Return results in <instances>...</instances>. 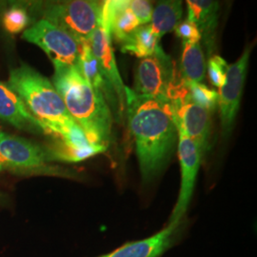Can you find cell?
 <instances>
[{
  "label": "cell",
  "instance_id": "1",
  "mask_svg": "<svg viewBox=\"0 0 257 257\" xmlns=\"http://www.w3.org/2000/svg\"><path fill=\"white\" fill-rule=\"evenodd\" d=\"M128 126L137 146L141 180L152 183L173 155L178 137L171 104L138 95L126 86Z\"/></svg>",
  "mask_w": 257,
  "mask_h": 257
},
{
  "label": "cell",
  "instance_id": "2",
  "mask_svg": "<svg viewBox=\"0 0 257 257\" xmlns=\"http://www.w3.org/2000/svg\"><path fill=\"white\" fill-rule=\"evenodd\" d=\"M7 84L22 99L29 111L40 121L48 134L66 144L88 147L90 142L74 121L52 81L27 64L10 71Z\"/></svg>",
  "mask_w": 257,
  "mask_h": 257
},
{
  "label": "cell",
  "instance_id": "3",
  "mask_svg": "<svg viewBox=\"0 0 257 257\" xmlns=\"http://www.w3.org/2000/svg\"><path fill=\"white\" fill-rule=\"evenodd\" d=\"M54 67L53 84L68 112L91 144L107 148L113 117L104 97L92 88L77 66Z\"/></svg>",
  "mask_w": 257,
  "mask_h": 257
},
{
  "label": "cell",
  "instance_id": "4",
  "mask_svg": "<svg viewBox=\"0 0 257 257\" xmlns=\"http://www.w3.org/2000/svg\"><path fill=\"white\" fill-rule=\"evenodd\" d=\"M183 85L171 56L159 46L151 56L140 59L132 90L138 95L171 104Z\"/></svg>",
  "mask_w": 257,
  "mask_h": 257
},
{
  "label": "cell",
  "instance_id": "5",
  "mask_svg": "<svg viewBox=\"0 0 257 257\" xmlns=\"http://www.w3.org/2000/svg\"><path fill=\"white\" fill-rule=\"evenodd\" d=\"M48 162L46 150L26 138L6 133L0 138V172L72 176L68 171L48 165Z\"/></svg>",
  "mask_w": 257,
  "mask_h": 257
},
{
  "label": "cell",
  "instance_id": "6",
  "mask_svg": "<svg viewBox=\"0 0 257 257\" xmlns=\"http://www.w3.org/2000/svg\"><path fill=\"white\" fill-rule=\"evenodd\" d=\"M103 2L74 0L48 4L42 9L43 19L53 23L82 44L97 27Z\"/></svg>",
  "mask_w": 257,
  "mask_h": 257
},
{
  "label": "cell",
  "instance_id": "7",
  "mask_svg": "<svg viewBox=\"0 0 257 257\" xmlns=\"http://www.w3.org/2000/svg\"><path fill=\"white\" fill-rule=\"evenodd\" d=\"M22 38L41 48L54 66L77 65L81 44L64 30L45 19H40L26 29Z\"/></svg>",
  "mask_w": 257,
  "mask_h": 257
},
{
  "label": "cell",
  "instance_id": "8",
  "mask_svg": "<svg viewBox=\"0 0 257 257\" xmlns=\"http://www.w3.org/2000/svg\"><path fill=\"white\" fill-rule=\"evenodd\" d=\"M251 48L248 47L233 64L229 65L226 80L218 92L221 128L224 138L229 137L238 112L240 101L247 76Z\"/></svg>",
  "mask_w": 257,
  "mask_h": 257
},
{
  "label": "cell",
  "instance_id": "9",
  "mask_svg": "<svg viewBox=\"0 0 257 257\" xmlns=\"http://www.w3.org/2000/svg\"><path fill=\"white\" fill-rule=\"evenodd\" d=\"M178 133V157L181 170V183L177 201L168 224H177L184 220L185 214L193 197L202 154L192 139L183 133Z\"/></svg>",
  "mask_w": 257,
  "mask_h": 257
},
{
  "label": "cell",
  "instance_id": "10",
  "mask_svg": "<svg viewBox=\"0 0 257 257\" xmlns=\"http://www.w3.org/2000/svg\"><path fill=\"white\" fill-rule=\"evenodd\" d=\"M171 106L177 131L192 139L203 156L209 148L211 137L210 112L187 97V88L171 102Z\"/></svg>",
  "mask_w": 257,
  "mask_h": 257
},
{
  "label": "cell",
  "instance_id": "11",
  "mask_svg": "<svg viewBox=\"0 0 257 257\" xmlns=\"http://www.w3.org/2000/svg\"><path fill=\"white\" fill-rule=\"evenodd\" d=\"M185 228V220L168 224L149 237L128 241L109 253L97 257H162L182 239Z\"/></svg>",
  "mask_w": 257,
  "mask_h": 257
},
{
  "label": "cell",
  "instance_id": "12",
  "mask_svg": "<svg viewBox=\"0 0 257 257\" xmlns=\"http://www.w3.org/2000/svg\"><path fill=\"white\" fill-rule=\"evenodd\" d=\"M88 43L92 50V55L98 61L103 74L111 83L118 97L120 108L124 112L126 110V93L123 80L120 76L119 71L116 65L111 38L107 29L103 27L100 20L92 36L89 38Z\"/></svg>",
  "mask_w": 257,
  "mask_h": 257
},
{
  "label": "cell",
  "instance_id": "13",
  "mask_svg": "<svg viewBox=\"0 0 257 257\" xmlns=\"http://www.w3.org/2000/svg\"><path fill=\"white\" fill-rule=\"evenodd\" d=\"M85 76L88 82L92 85V88L99 92L104 97L107 105L110 108L112 117H114L117 122L123 118L124 112L120 108L118 97L114 91L113 86L107 79L105 74L100 69L98 61L92 55V50L88 42H84L80 45L79 59L76 65Z\"/></svg>",
  "mask_w": 257,
  "mask_h": 257
},
{
  "label": "cell",
  "instance_id": "14",
  "mask_svg": "<svg viewBox=\"0 0 257 257\" xmlns=\"http://www.w3.org/2000/svg\"><path fill=\"white\" fill-rule=\"evenodd\" d=\"M0 120L19 130L48 134L43 124L29 111L19 94L2 81H0Z\"/></svg>",
  "mask_w": 257,
  "mask_h": 257
},
{
  "label": "cell",
  "instance_id": "15",
  "mask_svg": "<svg viewBox=\"0 0 257 257\" xmlns=\"http://www.w3.org/2000/svg\"><path fill=\"white\" fill-rule=\"evenodd\" d=\"M100 23L107 29L110 38H113L120 45L141 26L128 7V1L123 0L103 2Z\"/></svg>",
  "mask_w": 257,
  "mask_h": 257
},
{
  "label": "cell",
  "instance_id": "16",
  "mask_svg": "<svg viewBox=\"0 0 257 257\" xmlns=\"http://www.w3.org/2000/svg\"><path fill=\"white\" fill-rule=\"evenodd\" d=\"M188 18L197 26L209 58L215 49L219 4L211 0H188Z\"/></svg>",
  "mask_w": 257,
  "mask_h": 257
},
{
  "label": "cell",
  "instance_id": "17",
  "mask_svg": "<svg viewBox=\"0 0 257 257\" xmlns=\"http://www.w3.org/2000/svg\"><path fill=\"white\" fill-rule=\"evenodd\" d=\"M207 62L200 42H183L180 61V78L184 83H202Z\"/></svg>",
  "mask_w": 257,
  "mask_h": 257
},
{
  "label": "cell",
  "instance_id": "18",
  "mask_svg": "<svg viewBox=\"0 0 257 257\" xmlns=\"http://www.w3.org/2000/svg\"><path fill=\"white\" fill-rule=\"evenodd\" d=\"M183 5L181 1H161L153 9L150 26L159 38L167 33L175 31L181 21Z\"/></svg>",
  "mask_w": 257,
  "mask_h": 257
},
{
  "label": "cell",
  "instance_id": "19",
  "mask_svg": "<svg viewBox=\"0 0 257 257\" xmlns=\"http://www.w3.org/2000/svg\"><path fill=\"white\" fill-rule=\"evenodd\" d=\"M159 40L160 38L153 32L150 24L141 25L121 44V50L142 59L156 52L160 46Z\"/></svg>",
  "mask_w": 257,
  "mask_h": 257
},
{
  "label": "cell",
  "instance_id": "20",
  "mask_svg": "<svg viewBox=\"0 0 257 257\" xmlns=\"http://www.w3.org/2000/svg\"><path fill=\"white\" fill-rule=\"evenodd\" d=\"M107 148L98 145H91L89 147L78 148L68 145L64 142L57 141L51 148L46 150L49 161H62L69 163H76L89 157L96 156L106 151Z\"/></svg>",
  "mask_w": 257,
  "mask_h": 257
},
{
  "label": "cell",
  "instance_id": "21",
  "mask_svg": "<svg viewBox=\"0 0 257 257\" xmlns=\"http://www.w3.org/2000/svg\"><path fill=\"white\" fill-rule=\"evenodd\" d=\"M187 88V97L194 104L211 112L218 106V92L202 83H184Z\"/></svg>",
  "mask_w": 257,
  "mask_h": 257
},
{
  "label": "cell",
  "instance_id": "22",
  "mask_svg": "<svg viewBox=\"0 0 257 257\" xmlns=\"http://www.w3.org/2000/svg\"><path fill=\"white\" fill-rule=\"evenodd\" d=\"M29 16L27 11L23 7L15 5L7 10L3 16V25L5 30L12 34H19L22 32L29 24Z\"/></svg>",
  "mask_w": 257,
  "mask_h": 257
},
{
  "label": "cell",
  "instance_id": "23",
  "mask_svg": "<svg viewBox=\"0 0 257 257\" xmlns=\"http://www.w3.org/2000/svg\"><path fill=\"white\" fill-rule=\"evenodd\" d=\"M229 64L219 55H211L208 60L207 71L211 84L220 89L226 80V74Z\"/></svg>",
  "mask_w": 257,
  "mask_h": 257
},
{
  "label": "cell",
  "instance_id": "24",
  "mask_svg": "<svg viewBox=\"0 0 257 257\" xmlns=\"http://www.w3.org/2000/svg\"><path fill=\"white\" fill-rule=\"evenodd\" d=\"M175 34L182 39V42H200L201 36L197 26L188 19L180 21L175 29Z\"/></svg>",
  "mask_w": 257,
  "mask_h": 257
},
{
  "label": "cell",
  "instance_id": "25",
  "mask_svg": "<svg viewBox=\"0 0 257 257\" xmlns=\"http://www.w3.org/2000/svg\"><path fill=\"white\" fill-rule=\"evenodd\" d=\"M128 7L138 19L140 25L150 24L153 15V6L151 2L145 0H130Z\"/></svg>",
  "mask_w": 257,
  "mask_h": 257
},
{
  "label": "cell",
  "instance_id": "26",
  "mask_svg": "<svg viewBox=\"0 0 257 257\" xmlns=\"http://www.w3.org/2000/svg\"><path fill=\"white\" fill-rule=\"evenodd\" d=\"M4 134H5V133H4V132H3V131L0 128V138L3 137V135H4Z\"/></svg>",
  "mask_w": 257,
  "mask_h": 257
}]
</instances>
